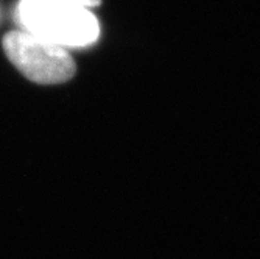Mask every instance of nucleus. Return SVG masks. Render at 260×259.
Segmentation results:
<instances>
[{"label": "nucleus", "mask_w": 260, "mask_h": 259, "mask_svg": "<svg viewBox=\"0 0 260 259\" xmlns=\"http://www.w3.org/2000/svg\"><path fill=\"white\" fill-rule=\"evenodd\" d=\"M4 49L19 72L39 84H59L75 75V61L53 42L16 30L4 38Z\"/></svg>", "instance_id": "f03ea898"}, {"label": "nucleus", "mask_w": 260, "mask_h": 259, "mask_svg": "<svg viewBox=\"0 0 260 259\" xmlns=\"http://www.w3.org/2000/svg\"><path fill=\"white\" fill-rule=\"evenodd\" d=\"M16 19L23 32L64 49L89 47L100 36V23L90 10L62 0H20Z\"/></svg>", "instance_id": "f257e3e1"}, {"label": "nucleus", "mask_w": 260, "mask_h": 259, "mask_svg": "<svg viewBox=\"0 0 260 259\" xmlns=\"http://www.w3.org/2000/svg\"><path fill=\"white\" fill-rule=\"evenodd\" d=\"M62 2H67L70 5H75V7H80V8L90 10L93 7H99L102 0H62Z\"/></svg>", "instance_id": "7ed1b4c3"}]
</instances>
